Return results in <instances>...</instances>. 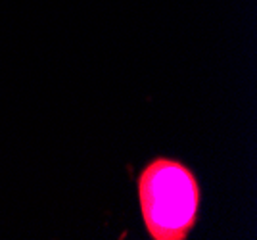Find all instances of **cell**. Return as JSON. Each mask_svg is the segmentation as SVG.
<instances>
[{"label": "cell", "instance_id": "1", "mask_svg": "<svg viewBox=\"0 0 257 240\" xmlns=\"http://www.w3.org/2000/svg\"><path fill=\"white\" fill-rule=\"evenodd\" d=\"M140 211L154 240H184L196 225L200 186L184 164L158 158L139 177Z\"/></svg>", "mask_w": 257, "mask_h": 240}]
</instances>
